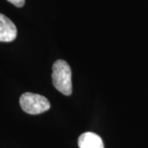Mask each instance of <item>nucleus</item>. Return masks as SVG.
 Returning a JSON list of instances; mask_svg holds the SVG:
<instances>
[{"mask_svg": "<svg viewBox=\"0 0 148 148\" xmlns=\"http://www.w3.org/2000/svg\"><path fill=\"white\" fill-rule=\"evenodd\" d=\"M52 82L53 86L65 95L72 94V72L64 60H57L53 65Z\"/></svg>", "mask_w": 148, "mask_h": 148, "instance_id": "nucleus-1", "label": "nucleus"}, {"mask_svg": "<svg viewBox=\"0 0 148 148\" xmlns=\"http://www.w3.org/2000/svg\"><path fill=\"white\" fill-rule=\"evenodd\" d=\"M19 101L23 111L30 114H39L49 110L50 108V104L47 98L31 92L22 94Z\"/></svg>", "mask_w": 148, "mask_h": 148, "instance_id": "nucleus-2", "label": "nucleus"}, {"mask_svg": "<svg viewBox=\"0 0 148 148\" xmlns=\"http://www.w3.org/2000/svg\"><path fill=\"white\" fill-rule=\"evenodd\" d=\"M17 35L16 26L5 15L0 13V42H11Z\"/></svg>", "mask_w": 148, "mask_h": 148, "instance_id": "nucleus-3", "label": "nucleus"}, {"mask_svg": "<svg viewBox=\"0 0 148 148\" xmlns=\"http://www.w3.org/2000/svg\"><path fill=\"white\" fill-rule=\"evenodd\" d=\"M79 148H105L101 138L93 132H85L78 138Z\"/></svg>", "mask_w": 148, "mask_h": 148, "instance_id": "nucleus-4", "label": "nucleus"}, {"mask_svg": "<svg viewBox=\"0 0 148 148\" xmlns=\"http://www.w3.org/2000/svg\"><path fill=\"white\" fill-rule=\"evenodd\" d=\"M8 1L17 8H21L25 4V0H8Z\"/></svg>", "mask_w": 148, "mask_h": 148, "instance_id": "nucleus-5", "label": "nucleus"}]
</instances>
